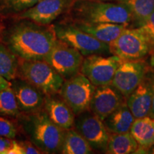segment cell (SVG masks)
<instances>
[{
	"instance_id": "1",
	"label": "cell",
	"mask_w": 154,
	"mask_h": 154,
	"mask_svg": "<svg viewBox=\"0 0 154 154\" xmlns=\"http://www.w3.org/2000/svg\"><path fill=\"white\" fill-rule=\"evenodd\" d=\"M18 21L5 31L2 42L19 59L44 60L58 40L54 26L26 19Z\"/></svg>"
},
{
	"instance_id": "2",
	"label": "cell",
	"mask_w": 154,
	"mask_h": 154,
	"mask_svg": "<svg viewBox=\"0 0 154 154\" xmlns=\"http://www.w3.org/2000/svg\"><path fill=\"white\" fill-rule=\"evenodd\" d=\"M67 13L71 22L114 23L127 26L134 20L129 9L121 2L75 0Z\"/></svg>"
},
{
	"instance_id": "3",
	"label": "cell",
	"mask_w": 154,
	"mask_h": 154,
	"mask_svg": "<svg viewBox=\"0 0 154 154\" xmlns=\"http://www.w3.org/2000/svg\"><path fill=\"white\" fill-rule=\"evenodd\" d=\"M23 129L31 141L44 153H61L66 131L55 124L44 108L19 117Z\"/></svg>"
},
{
	"instance_id": "4",
	"label": "cell",
	"mask_w": 154,
	"mask_h": 154,
	"mask_svg": "<svg viewBox=\"0 0 154 154\" xmlns=\"http://www.w3.org/2000/svg\"><path fill=\"white\" fill-rule=\"evenodd\" d=\"M17 77L26 81L45 95L58 94L64 79L44 60L19 59Z\"/></svg>"
},
{
	"instance_id": "5",
	"label": "cell",
	"mask_w": 154,
	"mask_h": 154,
	"mask_svg": "<svg viewBox=\"0 0 154 154\" xmlns=\"http://www.w3.org/2000/svg\"><path fill=\"white\" fill-rule=\"evenodd\" d=\"M57 38L76 50L84 57L111 54L109 45L83 32L70 22L53 24Z\"/></svg>"
},
{
	"instance_id": "6",
	"label": "cell",
	"mask_w": 154,
	"mask_h": 154,
	"mask_svg": "<svg viewBox=\"0 0 154 154\" xmlns=\"http://www.w3.org/2000/svg\"><path fill=\"white\" fill-rule=\"evenodd\" d=\"M96 87L87 77L79 72L64 80L59 90V96L76 116L89 110Z\"/></svg>"
},
{
	"instance_id": "7",
	"label": "cell",
	"mask_w": 154,
	"mask_h": 154,
	"mask_svg": "<svg viewBox=\"0 0 154 154\" xmlns=\"http://www.w3.org/2000/svg\"><path fill=\"white\" fill-rule=\"evenodd\" d=\"M109 45L110 53L122 60L137 61L148 54L151 44L138 27H126Z\"/></svg>"
},
{
	"instance_id": "8",
	"label": "cell",
	"mask_w": 154,
	"mask_h": 154,
	"mask_svg": "<svg viewBox=\"0 0 154 154\" xmlns=\"http://www.w3.org/2000/svg\"><path fill=\"white\" fill-rule=\"evenodd\" d=\"M122 59L117 56L103 57L93 54L84 58L80 72L95 86L111 84Z\"/></svg>"
},
{
	"instance_id": "9",
	"label": "cell",
	"mask_w": 154,
	"mask_h": 154,
	"mask_svg": "<svg viewBox=\"0 0 154 154\" xmlns=\"http://www.w3.org/2000/svg\"><path fill=\"white\" fill-rule=\"evenodd\" d=\"M44 60L66 80L80 72L84 56L78 50L58 39Z\"/></svg>"
},
{
	"instance_id": "10",
	"label": "cell",
	"mask_w": 154,
	"mask_h": 154,
	"mask_svg": "<svg viewBox=\"0 0 154 154\" xmlns=\"http://www.w3.org/2000/svg\"><path fill=\"white\" fill-rule=\"evenodd\" d=\"M74 126L78 131L96 151H106L109 135L103 121L90 110L78 115Z\"/></svg>"
},
{
	"instance_id": "11",
	"label": "cell",
	"mask_w": 154,
	"mask_h": 154,
	"mask_svg": "<svg viewBox=\"0 0 154 154\" xmlns=\"http://www.w3.org/2000/svg\"><path fill=\"white\" fill-rule=\"evenodd\" d=\"M75 0H42L31 8L11 17L14 20H29L49 25L63 13L68 12Z\"/></svg>"
},
{
	"instance_id": "12",
	"label": "cell",
	"mask_w": 154,
	"mask_h": 154,
	"mask_svg": "<svg viewBox=\"0 0 154 154\" xmlns=\"http://www.w3.org/2000/svg\"><path fill=\"white\" fill-rule=\"evenodd\" d=\"M146 65L138 61L122 60L117 68L111 84L124 97H128L145 77Z\"/></svg>"
},
{
	"instance_id": "13",
	"label": "cell",
	"mask_w": 154,
	"mask_h": 154,
	"mask_svg": "<svg viewBox=\"0 0 154 154\" xmlns=\"http://www.w3.org/2000/svg\"><path fill=\"white\" fill-rule=\"evenodd\" d=\"M125 98L112 84L96 86L89 110L101 121L125 103Z\"/></svg>"
},
{
	"instance_id": "14",
	"label": "cell",
	"mask_w": 154,
	"mask_h": 154,
	"mask_svg": "<svg viewBox=\"0 0 154 154\" xmlns=\"http://www.w3.org/2000/svg\"><path fill=\"white\" fill-rule=\"evenodd\" d=\"M11 87L22 113H32L44 108L45 94L29 82L17 77L11 82Z\"/></svg>"
},
{
	"instance_id": "15",
	"label": "cell",
	"mask_w": 154,
	"mask_h": 154,
	"mask_svg": "<svg viewBox=\"0 0 154 154\" xmlns=\"http://www.w3.org/2000/svg\"><path fill=\"white\" fill-rule=\"evenodd\" d=\"M153 84L149 79L143 78L134 91L127 97L126 104L135 119L149 116L153 101Z\"/></svg>"
},
{
	"instance_id": "16",
	"label": "cell",
	"mask_w": 154,
	"mask_h": 154,
	"mask_svg": "<svg viewBox=\"0 0 154 154\" xmlns=\"http://www.w3.org/2000/svg\"><path fill=\"white\" fill-rule=\"evenodd\" d=\"M56 94L45 95L44 109L55 124L64 130L70 129L74 124L75 114L62 98Z\"/></svg>"
},
{
	"instance_id": "17",
	"label": "cell",
	"mask_w": 154,
	"mask_h": 154,
	"mask_svg": "<svg viewBox=\"0 0 154 154\" xmlns=\"http://www.w3.org/2000/svg\"><path fill=\"white\" fill-rule=\"evenodd\" d=\"M69 22L83 32L108 44L118 37L126 27V25L114 23H90L71 21Z\"/></svg>"
},
{
	"instance_id": "18",
	"label": "cell",
	"mask_w": 154,
	"mask_h": 154,
	"mask_svg": "<svg viewBox=\"0 0 154 154\" xmlns=\"http://www.w3.org/2000/svg\"><path fill=\"white\" fill-rule=\"evenodd\" d=\"M130 133L139 146L136 153L151 149L154 145V119L149 116L136 119Z\"/></svg>"
},
{
	"instance_id": "19",
	"label": "cell",
	"mask_w": 154,
	"mask_h": 154,
	"mask_svg": "<svg viewBox=\"0 0 154 154\" xmlns=\"http://www.w3.org/2000/svg\"><path fill=\"white\" fill-rule=\"evenodd\" d=\"M134 120V115L125 103L109 115L103 122L108 131L111 134H122L130 131Z\"/></svg>"
},
{
	"instance_id": "20",
	"label": "cell",
	"mask_w": 154,
	"mask_h": 154,
	"mask_svg": "<svg viewBox=\"0 0 154 154\" xmlns=\"http://www.w3.org/2000/svg\"><path fill=\"white\" fill-rule=\"evenodd\" d=\"M139 147L130 131L109 136L106 153L110 154L136 153Z\"/></svg>"
},
{
	"instance_id": "21",
	"label": "cell",
	"mask_w": 154,
	"mask_h": 154,
	"mask_svg": "<svg viewBox=\"0 0 154 154\" xmlns=\"http://www.w3.org/2000/svg\"><path fill=\"white\" fill-rule=\"evenodd\" d=\"M63 154H88L92 153V148L88 141L74 129L66 131L61 151Z\"/></svg>"
},
{
	"instance_id": "22",
	"label": "cell",
	"mask_w": 154,
	"mask_h": 154,
	"mask_svg": "<svg viewBox=\"0 0 154 154\" xmlns=\"http://www.w3.org/2000/svg\"><path fill=\"white\" fill-rule=\"evenodd\" d=\"M19 59L0 42V75L11 82L17 78Z\"/></svg>"
},
{
	"instance_id": "23",
	"label": "cell",
	"mask_w": 154,
	"mask_h": 154,
	"mask_svg": "<svg viewBox=\"0 0 154 154\" xmlns=\"http://www.w3.org/2000/svg\"><path fill=\"white\" fill-rule=\"evenodd\" d=\"M127 6L133 15L134 20L142 24L154 11V0H121Z\"/></svg>"
},
{
	"instance_id": "24",
	"label": "cell",
	"mask_w": 154,
	"mask_h": 154,
	"mask_svg": "<svg viewBox=\"0 0 154 154\" xmlns=\"http://www.w3.org/2000/svg\"><path fill=\"white\" fill-rule=\"evenodd\" d=\"M22 115L13 89L10 87L0 91V116L19 118Z\"/></svg>"
},
{
	"instance_id": "25",
	"label": "cell",
	"mask_w": 154,
	"mask_h": 154,
	"mask_svg": "<svg viewBox=\"0 0 154 154\" xmlns=\"http://www.w3.org/2000/svg\"><path fill=\"white\" fill-rule=\"evenodd\" d=\"M42 0H0V16L11 17L31 8Z\"/></svg>"
},
{
	"instance_id": "26",
	"label": "cell",
	"mask_w": 154,
	"mask_h": 154,
	"mask_svg": "<svg viewBox=\"0 0 154 154\" xmlns=\"http://www.w3.org/2000/svg\"><path fill=\"white\" fill-rule=\"evenodd\" d=\"M19 133V127L14 121L0 116V136L14 139Z\"/></svg>"
},
{
	"instance_id": "27",
	"label": "cell",
	"mask_w": 154,
	"mask_h": 154,
	"mask_svg": "<svg viewBox=\"0 0 154 154\" xmlns=\"http://www.w3.org/2000/svg\"><path fill=\"white\" fill-rule=\"evenodd\" d=\"M148 38L150 44L154 45V11L138 27Z\"/></svg>"
},
{
	"instance_id": "28",
	"label": "cell",
	"mask_w": 154,
	"mask_h": 154,
	"mask_svg": "<svg viewBox=\"0 0 154 154\" xmlns=\"http://www.w3.org/2000/svg\"><path fill=\"white\" fill-rule=\"evenodd\" d=\"M19 143L22 149L23 154L44 153L31 140H22V141L21 140V141H19Z\"/></svg>"
},
{
	"instance_id": "29",
	"label": "cell",
	"mask_w": 154,
	"mask_h": 154,
	"mask_svg": "<svg viewBox=\"0 0 154 154\" xmlns=\"http://www.w3.org/2000/svg\"><path fill=\"white\" fill-rule=\"evenodd\" d=\"M14 140L0 136V154H8L14 145Z\"/></svg>"
},
{
	"instance_id": "30",
	"label": "cell",
	"mask_w": 154,
	"mask_h": 154,
	"mask_svg": "<svg viewBox=\"0 0 154 154\" xmlns=\"http://www.w3.org/2000/svg\"><path fill=\"white\" fill-rule=\"evenodd\" d=\"M11 86V82L7 80L0 75V91L2 90L6 89V88L10 87Z\"/></svg>"
},
{
	"instance_id": "31",
	"label": "cell",
	"mask_w": 154,
	"mask_h": 154,
	"mask_svg": "<svg viewBox=\"0 0 154 154\" xmlns=\"http://www.w3.org/2000/svg\"><path fill=\"white\" fill-rule=\"evenodd\" d=\"M2 17L0 16V42H2L4 32L5 31V25L2 22Z\"/></svg>"
},
{
	"instance_id": "32",
	"label": "cell",
	"mask_w": 154,
	"mask_h": 154,
	"mask_svg": "<svg viewBox=\"0 0 154 154\" xmlns=\"http://www.w3.org/2000/svg\"><path fill=\"white\" fill-rule=\"evenodd\" d=\"M149 116L154 119V82L153 84V101H152V106L149 113Z\"/></svg>"
},
{
	"instance_id": "33",
	"label": "cell",
	"mask_w": 154,
	"mask_h": 154,
	"mask_svg": "<svg viewBox=\"0 0 154 154\" xmlns=\"http://www.w3.org/2000/svg\"><path fill=\"white\" fill-rule=\"evenodd\" d=\"M95 1H102V2H109V1H119V2H120L121 0H95Z\"/></svg>"
},
{
	"instance_id": "34",
	"label": "cell",
	"mask_w": 154,
	"mask_h": 154,
	"mask_svg": "<svg viewBox=\"0 0 154 154\" xmlns=\"http://www.w3.org/2000/svg\"><path fill=\"white\" fill-rule=\"evenodd\" d=\"M151 152H150V153H154V145L152 146V147L151 148Z\"/></svg>"
}]
</instances>
